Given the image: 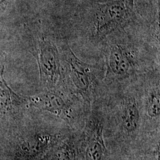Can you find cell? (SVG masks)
Returning <instances> with one entry per match:
<instances>
[{
  "mask_svg": "<svg viewBox=\"0 0 160 160\" xmlns=\"http://www.w3.org/2000/svg\"><path fill=\"white\" fill-rule=\"evenodd\" d=\"M134 0H114L98 6L95 14V31L104 38L116 30L123 29L134 16Z\"/></svg>",
  "mask_w": 160,
  "mask_h": 160,
  "instance_id": "cell-1",
  "label": "cell"
},
{
  "mask_svg": "<svg viewBox=\"0 0 160 160\" xmlns=\"http://www.w3.org/2000/svg\"><path fill=\"white\" fill-rule=\"evenodd\" d=\"M64 60L68 66L69 76L75 88L82 93H87L97 80L99 69L82 61L68 46L64 53Z\"/></svg>",
  "mask_w": 160,
  "mask_h": 160,
  "instance_id": "cell-2",
  "label": "cell"
},
{
  "mask_svg": "<svg viewBox=\"0 0 160 160\" xmlns=\"http://www.w3.org/2000/svg\"><path fill=\"white\" fill-rule=\"evenodd\" d=\"M134 53L126 45L113 43L108 57V75L115 78H125L134 73L136 60Z\"/></svg>",
  "mask_w": 160,
  "mask_h": 160,
  "instance_id": "cell-3",
  "label": "cell"
},
{
  "mask_svg": "<svg viewBox=\"0 0 160 160\" xmlns=\"http://www.w3.org/2000/svg\"><path fill=\"white\" fill-rule=\"evenodd\" d=\"M38 53L41 80L46 85L53 86L57 83L61 75L60 58L57 48L46 40L40 42Z\"/></svg>",
  "mask_w": 160,
  "mask_h": 160,
  "instance_id": "cell-4",
  "label": "cell"
},
{
  "mask_svg": "<svg viewBox=\"0 0 160 160\" xmlns=\"http://www.w3.org/2000/svg\"><path fill=\"white\" fill-rule=\"evenodd\" d=\"M139 112L134 98L127 99L123 103L122 110V126L126 132H134L139 126Z\"/></svg>",
  "mask_w": 160,
  "mask_h": 160,
  "instance_id": "cell-5",
  "label": "cell"
},
{
  "mask_svg": "<svg viewBox=\"0 0 160 160\" xmlns=\"http://www.w3.org/2000/svg\"><path fill=\"white\" fill-rule=\"evenodd\" d=\"M34 103L43 109L57 113H61L65 108L63 99L56 94L46 93L34 98Z\"/></svg>",
  "mask_w": 160,
  "mask_h": 160,
  "instance_id": "cell-6",
  "label": "cell"
},
{
  "mask_svg": "<svg viewBox=\"0 0 160 160\" xmlns=\"http://www.w3.org/2000/svg\"><path fill=\"white\" fill-rule=\"evenodd\" d=\"M147 114L150 118H157L160 116V97L159 88L152 90L149 94L147 106Z\"/></svg>",
  "mask_w": 160,
  "mask_h": 160,
  "instance_id": "cell-7",
  "label": "cell"
},
{
  "mask_svg": "<svg viewBox=\"0 0 160 160\" xmlns=\"http://www.w3.org/2000/svg\"><path fill=\"white\" fill-rule=\"evenodd\" d=\"M104 148L100 140L91 139L86 149V160H102Z\"/></svg>",
  "mask_w": 160,
  "mask_h": 160,
  "instance_id": "cell-8",
  "label": "cell"
},
{
  "mask_svg": "<svg viewBox=\"0 0 160 160\" xmlns=\"http://www.w3.org/2000/svg\"><path fill=\"white\" fill-rule=\"evenodd\" d=\"M6 3V0H2L0 2V12L3 10Z\"/></svg>",
  "mask_w": 160,
  "mask_h": 160,
  "instance_id": "cell-9",
  "label": "cell"
}]
</instances>
